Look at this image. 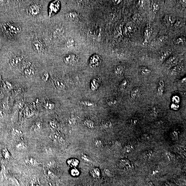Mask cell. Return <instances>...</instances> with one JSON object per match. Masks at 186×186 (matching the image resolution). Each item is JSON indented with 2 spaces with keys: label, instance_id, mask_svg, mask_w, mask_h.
Wrapping results in <instances>:
<instances>
[{
  "label": "cell",
  "instance_id": "cell-1",
  "mask_svg": "<svg viewBox=\"0 0 186 186\" xmlns=\"http://www.w3.org/2000/svg\"><path fill=\"white\" fill-rule=\"evenodd\" d=\"M3 28L5 33L10 34L17 35L21 32L20 26L15 24L6 23L3 25Z\"/></svg>",
  "mask_w": 186,
  "mask_h": 186
},
{
  "label": "cell",
  "instance_id": "cell-2",
  "mask_svg": "<svg viewBox=\"0 0 186 186\" xmlns=\"http://www.w3.org/2000/svg\"><path fill=\"white\" fill-rule=\"evenodd\" d=\"M61 8V3L60 1H53L50 4L49 7V16L52 17L55 15L58 12Z\"/></svg>",
  "mask_w": 186,
  "mask_h": 186
},
{
  "label": "cell",
  "instance_id": "cell-3",
  "mask_svg": "<svg viewBox=\"0 0 186 186\" xmlns=\"http://www.w3.org/2000/svg\"><path fill=\"white\" fill-rule=\"evenodd\" d=\"M101 62V58L97 54L92 55L89 59V64L92 68H95L98 67Z\"/></svg>",
  "mask_w": 186,
  "mask_h": 186
},
{
  "label": "cell",
  "instance_id": "cell-4",
  "mask_svg": "<svg viewBox=\"0 0 186 186\" xmlns=\"http://www.w3.org/2000/svg\"><path fill=\"white\" fill-rule=\"evenodd\" d=\"M79 60L78 56L73 54H68L63 58L64 63L69 65H72L76 63Z\"/></svg>",
  "mask_w": 186,
  "mask_h": 186
},
{
  "label": "cell",
  "instance_id": "cell-5",
  "mask_svg": "<svg viewBox=\"0 0 186 186\" xmlns=\"http://www.w3.org/2000/svg\"><path fill=\"white\" fill-rule=\"evenodd\" d=\"M32 47L34 50L37 53L42 54L44 52V45L40 40H34L32 43Z\"/></svg>",
  "mask_w": 186,
  "mask_h": 186
},
{
  "label": "cell",
  "instance_id": "cell-6",
  "mask_svg": "<svg viewBox=\"0 0 186 186\" xmlns=\"http://www.w3.org/2000/svg\"><path fill=\"white\" fill-rule=\"evenodd\" d=\"M24 161L27 166L31 167H37L41 165L40 162L32 157L26 158L25 159Z\"/></svg>",
  "mask_w": 186,
  "mask_h": 186
},
{
  "label": "cell",
  "instance_id": "cell-7",
  "mask_svg": "<svg viewBox=\"0 0 186 186\" xmlns=\"http://www.w3.org/2000/svg\"><path fill=\"white\" fill-rule=\"evenodd\" d=\"M9 63L13 67H17L22 64L24 59L20 56H14L11 58L9 60Z\"/></svg>",
  "mask_w": 186,
  "mask_h": 186
},
{
  "label": "cell",
  "instance_id": "cell-8",
  "mask_svg": "<svg viewBox=\"0 0 186 186\" xmlns=\"http://www.w3.org/2000/svg\"><path fill=\"white\" fill-rule=\"evenodd\" d=\"M41 8L39 5L36 4H32L29 7L28 11L30 14L33 16H36L40 13Z\"/></svg>",
  "mask_w": 186,
  "mask_h": 186
},
{
  "label": "cell",
  "instance_id": "cell-9",
  "mask_svg": "<svg viewBox=\"0 0 186 186\" xmlns=\"http://www.w3.org/2000/svg\"><path fill=\"white\" fill-rule=\"evenodd\" d=\"M65 18L71 21H75L78 18V14L75 11L68 12L65 15Z\"/></svg>",
  "mask_w": 186,
  "mask_h": 186
},
{
  "label": "cell",
  "instance_id": "cell-10",
  "mask_svg": "<svg viewBox=\"0 0 186 186\" xmlns=\"http://www.w3.org/2000/svg\"><path fill=\"white\" fill-rule=\"evenodd\" d=\"M176 21V17L172 14H169L166 16L164 18V21L165 23L169 25H174Z\"/></svg>",
  "mask_w": 186,
  "mask_h": 186
},
{
  "label": "cell",
  "instance_id": "cell-11",
  "mask_svg": "<svg viewBox=\"0 0 186 186\" xmlns=\"http://www.w3.org/2000/svg\"><path fill=\"white\" fill-rule=\"evenodd\" d=\"M141 90L139 87H135L131 92V96L134 100L138 99L141 94Z\"/></svg>",
  "mask_w": 186,
  "mask_h": 186
},
{
  "label": "cell",
  "instance_id": "cell-12",
  "mask_svg": "<svg viewBox=\"0 0 186 186\" xmlns=\"http://www.w3.org/2000/svg\"><path fill=\"white\" fill-rule=\"evenodd\" d=\"M64 32V29L63 27L59 26L55 29L53 32L54 37L56 38H58L62 36Z\"/></svg>",
  "mask_w": 186,
  "mask_h": 186
},
{
  "label": "cell",
  "instance_id": "cell-13",
  "mask_svg": "<svg viewBox=\"0 0 186 186\" xmlns=\"http://www.w3.org/2000/svg\"><path fill=\"white\" fill-rule=\"evenodd\" d=\"M165 82L163 80H161L159 83L158 88L157 94L159 96H162L163 94L164 89H165Z\"/></svg>",
  "mask_w": 186,
  "mask_h": 186
},
{
  "label": "cell",
  "instance_id": "cell-14",
  "mask_svg": "<svg viewBox=\"0 0 186 186\" xmlns=\"http://www.w3.org/2000/svg\"><path fill=\"white\" fill-rule=\"evenodd\" d=\"M177 62V60L176 57L174 56H172L168 58L166 61V64H169L170 66H172V67L177 65L176 64Z\"/></svg>",
  "mask_w": 186,
  "mask_h": 186
},
{
  "label": "cell",
  "instance_id": "cell-15",
  "mask_svg": "<svg viewBox=\"0 0 186 186\" xmlns=\"http://www.w3.org/2000/svg\"><path fill=\"white\" fill-rule=\"evenodd\" d=\"M139 71L140 74L143 76H148L152 72L151 70L145 66H140L139 68Z\"/></svg>",
  "mask_w": 186,
  "mask_h": 186
},
{
  "label": "cell",
  "instance_id": "cell-16",
  "mask_svg": "<svg viewBox=\"0 0 186 186\" xmlns=\"http://www.w3.org/2000/svg\"><path fill=\"white\" fill-rule=\"evenodd\" d=\"M152 32V28L151 25L149 24H147L145 30H144V35L145 39H148L151 35Z\"/></svg>",
  "mask_w": 186,
  "mask_h": 186
},
{
  "label": "cell",
  "instance_id": "cell-17",
  "mask_svg": "<svg viewBox=\"0 0 186 186\" xmlns=\"http://www.w3.org/2000/svg\"><path fill=\"white\" fill-rule=\"evenodd\" d=\"M16 148L18 151H24L27 149V146L24 142L20 141L17 142L15 145Z\"/></svg>",
  "mask_w": 186,
  "mask_h": 186
},
{
  "label": "cell",
  "instance_id": "cell-18",
  "mask_svg": "<svg viewBox=\"0 0 186 186\" xmlns=\"http://www.w3.org/2000/svg\"><path fill=\"white\" fill-rule=\"evenodd\" d=\"M171 54V51L170 50H167L161 54L159 57V59L161 62H163L168 59L170 56Z\"/></svg>",
  "mask_w": 186,
  "mask_h": 186
},
{
  "label": "cell",
  "instance_id": "cell-19",
  "mask_svg": "<svg viewBox=\"0 0 186 186\" xmlns=\"http://www.w3.org/2000/svg\"><path fill=\"white\" fill-rule=\"evenodd\" d=\"M23 132L19 129L13 128L11 131V135L12 138H17L20 137Z\"/></svg>",
  "mask_w": 186,
  "mask_h": 186
},
{
  "label": "cell",
  "instance_id": "cell-20",
  "mask_svg": "<svg viewBox=\"0 0 186 186\" xmlns=\"http://www.w3.org/2000/svg\"><path fill=\"white\" fill-rule=\"evenodd\" d=\"M100 79L99 78L95 77L92 80L91 82V89L92 90H95L97 89L99 85Z\"/></svg>",
  "mask_w": 186,
  "mask_h": 186
},
{
  "label": "cell",
  "instance_id": "cell-21",
  "mask_svg": "<svg viewBox=\"0 0 186 186\" xmlns=\"http://www.w3.org/2000/svg\"><path fill=\"white\" fill-rule=\"evenodd\" d=\"M182 68L181 66L177 65L172 68L170 71V73L172 75H175L179 73L182 71Z\"/></svg>",
  "mask_w": 186,
  "mask_h": 186
},
{
  "label": "cell",
  "instance_id": "cell-22",
  "mask_svg": "<svg viewBox=\"0 0 186 186\" xmlns=\"http://www.w3.org/2000/svg\"><path fill=\"white\" fill-rule=\"evenodd\" d=\"M124 71V67L122 65H119L116 66L114 70V72L117 76H120L123 73Z\"/></svg>",
  "mask_w": 186,
  "mask_h": 186
},
{
  "label": "cell",
  "instance_id": "cell-23",
  "mask_svg": "<svg viewBox=\"0 0 186 186\" xmlns=\"http://www.w3.org/2000/svg\"><path fill=\"white\" fill-rule=\"evenodd\" d=\"M43 105L46 109L48 110H52L55 107L54 103L49 101L44 102Z\"/></svg>",
  "mask_w": 186,
  "mask_h": 186
},
{
  "label": "cell",
  "instance_id": "cell-24",
  "mask_svg": "<svg viewBox=\"0 0 186 186\" xmlns=\"http://www.w3.org/2000/svg\"><path fill=\"white\" fill-rule=\"evenodd\" d=\"M24 73L26 75L31 77L34 75L35 74V71L34 69L30 66L24 69Z\"/></svg>",
  "mask_w": 186,
  "mask_h": 186
},
{
  "label": "cell",
  "instance_id": "cell-25",
  "mask_svg": "<svg viewBox=\"0 0 186 186\" xmlns=\"http://www.w3.org/2000/svg\"><path fill=\"white\" fill-rule=\"evenodd\" d=\"M67 163L69 166L72 168H75L78 165L79 162L76 159H72L68 160Z\"/></svg>",
  "mask_w": 186,
  "mask_h": 186
},
{
  "label": "cell",
  "instance_id": "cell-26",
  "mask_svg": "<svg viewBox=\"0 0 186 186\" xmlns=\"http://www.w3.org/2000/svg\"><path fill=\"white\" fill-rule=\"evenodd\" d=\"M2 154L3 157L6 160H9L11 158V154L9 151L6 147H4L2 150Z\"/></svg>",
  "mask_w": 186,
  "mask_h": 186
},
{
  "label": "cell",
  "instance_id": "cell-27",
  "mask_svg": "<svg viewBox=\"0 0 186 186\" xmlns=\"http://www.w3.org/2000/svg\"><path fill=\"white\" fill-rule=\"evenodd\" d=\"M112 124L110 121H102L101 123L100 127L101 128L106 129L110 128L111 127Z\"/></svg>",
  "mask_w": 186,
  "mask_h": 186
},
{
  "label": "cell",
  "instance_id": "cell-28",
  "mask_svg": "<svg viewBox=\"0 0 186 186\" xmlns=\"http://www.w3.org/2000/svg\"><path fill=\"white\" fill-rule=\"evenodd\" d=\"M91 175L94 178H98L100 176V171L98 168H95L92 169L91 170Z\"/></svg>",
  "mask_w": 186,
  "mask_h": 186
},
{
  "label": "cell",
  "instance_id": "cell-29",
  "mask_svg": "<svg viewBox=\"0 0 186 186\" xmlns=\"http://www.w3.org/2000/svg\"><path fill=\"white\" fill-rule=\"evenodd\" d=\"M80 103L85 107L88 108H93L95 106L94 103L88 100H82L80 101Z\"/></svg>",
  "mask_w": 186,
  "mask_h": 186
},
{
  "label": "cell",
  "instance_id": "cell-30",
  "mask_svg": "<svg viewBox=\"0 0 186 186\" xmlns=\"http://www.w3.org/2000/svg\"><path fill=\"white\" fill-rule=\"evenodd\" d=\"M42 152L44 154L47 155H51L53 152L52 149L49 147H43L42 149Z\"/></svg>",
  "mask_w": 186,
  "mask_h": 186
},
{
  "label": "cell",
  "instance_id": "cell-31",
  "mask_svg": "<svg viewBox=\"0 0 186 186\" xmlns=\"http://www.w3.org/2000/svg\"><path fill=\"white\" fill-rule=\"evenodd\" d=\"M84 123L86 126L89 128L91 129L94 128V123L92 120L87 119V120H85Z\"/></svg>",
  "mask_w": 186,
  "mask_h": 186
},
{
  "label": "cell",
  "instance_id": "cell-32",
  "mask_svg": "<svg viewBox=\"0 0 186 186\" xmlns=\"http://www.w3.org/2000/svg\"><path fill=\"white\" fill-rule=\"evenodd\" d=\"M54 85L56 87L59 89H62L64 88V84L63 83L58 80H55L54 81Z\"/></svg>",
  "mask_w": 186,
  "mask_h": 186
},
{
  "label": "cell",
  "instance_id": "cell-33",
  "mask_svg": "<svg viewBox=\"0 0 186 186\" xmlns=\"http://www.w3.org/2000/svg\"><path fill=\"white\" fill-rule=\"evenodd\" d=\"M41 127V122H36L32 126V130L34 131L37 132L40 130Z\"/></svg>",
  "mask_w": 186,
  "mask_h": 186
},
{
  "label": "cell",
  "instance_id": "cell-34",
  "mask_svg": "<svg viewBox=\"0 0 186 186\" xmlns=\"http://www.w3.org/2000/svg\"><path fill=\"white\" fill-rule=\"evenodd\" d=\"M160 4L158 2H154L153 4L152 9L154 13H157L160 10Z\"/></svg>",
  "mask_w": 186,
  "mask_h": 186
},
{
  "label": "cell",
  "instance_id": "cell-35",
  "mask_svg": "<svg viewBox=\"0 0 186 186\" xmlns=\"http://www.w3.org/2000/svg\"><path fill=\"white\" fill-rule=\"evenodd\" d=\"M184 43V39L183 37H179L176 38L174 41V43L177 46H181Z\"/></svg>",
  "mask_w": 186,
  "mask_h": 186
},
{
  "label": "cell",
  "instance_id": "cell-36",
  "mask_svg": "<svg viewBox=\"0 0 186 186\" xmlns=\"http://www.w3.org/2000/svg\"><path fill=\"white\" fill-rule=\"evenodd\" d=\"M70 173L72 176L74 177H76L79 175L80 172L77 169L74 168L71 170Z\"/></svg>",
  "mask_w": 186,
  "mask_h": 186
},
{
  "label": "cell",
  "instance_id": "cell-37",
  "mask_svg": "<svg viewBox=\"0 0 186 186\" xmlns=\"http://www.w3.org/2000/svg\"><path fill=\"white\" fill-rule=\"evenodd\" d=\"M46 173L48 176L51 178H54V177L55 175L54 173L49 169H48L46 170Z\"/></svg>",
  "mask_w": 186,
  "mask_h": 186
},
{
  "label": "cell",
  "instance_id": "cell-38",
  "mask_svg": "<svg viewBox=\"0 0 186 186\" xmlns=\"http://www.w3.org/2000/svg\"><path fill=\"white\" fill-rule=\"evenodd\" d=\"M75 44V42L73 39H70L68 40L66 43V46L68 47L73 46Z\"/></svg>",
  "mask_w": 186,
  "mask_h": 186
},
{
  "label": "cell",
  "instance_id": "cell-39",
  "mask_svg": "<svg viewBox=\"0 0 186 186\" xmlns=\"http://www.w3.org/2000/svg\"><path fill=\"white\" fill-rule=\"evenodd\" d=\"M127 85L128 82L127 80L126 79L123 80L122 82H121V84H120V88L122 90H124L126 88L127 86Z\"/></svg>",
  "mask_w": 186,
  "mask_h": 186
},
{
  "label": "cell",
  "instance_id": "cell-40",
  "mask_svg": "<svg viewBox=\"0 0 186 186\" xmlns=\"http://www.w3.org/2000/svg\"><path fill=\"white\" fill-rule=\"evenodd\" d=\"M51 139L53 140L57 141V140H59L60 138V136L59 135L58 133L56 132L54 133L51 136Z\"/></svg>",
  "mask_w": 186,
  "mask_h": 186
},
{
  "label": "cell",
  "instance_id": "cell-41",
  "mask_svg": "<svg viewBox=\"0 0 186 186\" xmlns=\"http://www.w3.org/2000/svg\"><path fill=\"white\" fill-rule=\"evenodd\" d=\"M49 75L48 73L45 72L43 73L42 77V79L44 81L46 82L48 80L49 78Z\"/></svg>",
  "mask_w": 186,
  "mask_h": 186
},
{
  "label": "cell",
  "instance_id": "cell-42",
  "mask_svg": "<svg viewBox=\"0 0 186 186\" xmlns=\"http://www.w3.org/2000/svg\"><path fill=\"white\" fill-rule=\"evenodd\" d=\"M76 123V120L75 118L72 117L69 119L68 124L69 125L72 126L74 125Z\"/></svg>",
  "mask_w": 186,
  "mask_h": 186
},
{
  "label": "cell",
  "instance_id": "cell-43",
  "mask_svg": "<svg viewBox=\"0 0 186 186\" xmlns=\"http://www.w3.org/2000/svg\"><path fill=\"white\" fill-rule=\"evenodd\" d=\"M183 23L182 20H181L178 19L176 20V22L174 24V25L176 27H179L181 26L182 25Z\"/></svg>",
  "mask_w": 186,
  "mask_h": 186
},
{
  "label": "cell",
  "instance_id": "cell-44",
  "mask_svg": "<svg viewBox=\"0 0 186 186\" xmlns=\"http://www.w3.org/2000/svg\"><path fill=\"white\" fill-rule=\"evenodd\" d=\"M94 144H95V146L97 147H100V146H101L102 144L101 141L99 140H95V142H94Z\"/></svg>",
  "mask_w": 186,
  "mask_h": 186
},
{
  "label": "cell",
  "instance_id": "cell-45",
  "mask_svg": "<svg viewBox=\"0 0 186 186\" xmlns=\"http://www.w3.org/2000/svg\"><path fill=\"white\" fill-rule=\"evenodd\" d=\"M117 101L116 100H112L110 101L108 103V104L110 106H114L117 104Z\"/></svg>",
  "mask_w": 186,
  "mask_h": 186
},
{
  "label": "cell",
  "instance_id": "cell-46",
  "mask_svg": "<svg viewBox=\"0 0 186 186\" xmlns=\"http://www.w3.org/2000/svg\"><path fill=\"white\" fill-rule=\"evenodd\" d=\"M81 158L85 161L87 162H91V160L89 158V157H87V156L85 155H84L82 156Z\"/></svg>",
  "mask_w": 186,
  "mask_h": 186
},
{
  "label": "cell",
  "instance_id": "cell-47",
  "mask_svg": "<svg viewBox=\"0 0 186 186\" xmlns=\"http://www.w3.org/2000/svg\"><path fill=\"white\" fill-rule=\"evenodd\" d=\"M55 163L53 161H50L47 163V166H48L49 168H52L54 166Z\"/></svg>",
  "mask_w": 186,
  "mask_h": 186
},
{
  "label": "cell",
  "instance_id": "cell-48",
  "mask_svg": "<svg viewBox=\"0 0 186 186\" xmlns=\"http://www.w3.org/2000/svg\"><path fill=\"white\" fill-rule=\"evenodd\" d=\"M50 127H51L53 129H55L57 127L56 124V123H55L54 121H51L50 123Z\"/></svg>",
  "mask_w": 186,
  "mask_h": 186
},
{
  "label": "cell",
  "instance_id": "cell-49",
  "mask_svg": "<svg viewBox=\"0 0 186 186\" xmlns=\"http://www.w3.org/2000/svg\"><path fill=\"white\" fill-rule=\"evenodd\" d=\"M173 99H175V100H173V101L174 102L176 103H177L179 102L180 101L179 98L177 96H174V97H173Z\"/></svg>",
  "mask_w": 186,
  "mask_h": 186
},
{
  "label": "cell",
  "instance_id": "cell-50",
  "mask_svg": "<svg viewBox=\"0 0 186 186\" xmlns=\"http://www.w3.org/2000/svg\"><path fill=\"white\" fill-rule=\"evenodd\" d=\"M166 37H164V36H162V37H160L159 38H158L159 41L161 42H163L164 41L166 40Z\"/></svg>",
  "mask_w": 186,
  "mask_h": 186
},
{
  "label": "cell",
  "instance_id": "cell-51",
  "mask_svg": "<svg viewBox=\"0 0 186 186\" xmlns=\"http://www.w3.org/2000/svg\"><path fill=\"white\" fill-rule=\"evenodd\" d=\"M104 172L105 174L108 176H109L110 175V173L109 170L108 169H105L104 170Z\"/></svg>",
  "mask_w": 186,
  "mask_h": 186
},
{
  "label": "cell",
  "instance_id": "cell-52",
  "mask_svg": "<svg viewBox=\"0 0 186 186\" xmlns=\"http://www.w3.org/2000/svg\"><path fill=\"white\" fill-rule=\"evenodd\" d=\"M113 2L114 3V4H116V5H118V4H120L122 1H113Z\"/></svg>",
  "mask_w": 186,
  "mask_h": 186
},
{
  "label": "cell",
  "instance_id": "cell-53",
  "mask_svg": "<svg viewBox=\"0 0 186 186\" xmlns=\"http://www.w3.org/2000/svg\"><path fill=\"white\" fill-rule=\"evenodd\" d=\"M148 43V41H147V39H145V40H144V41H143V44H144V45H145V44H147Z\"/></svg>",
  "mask_w": 186,
  "mask_h": 186
},
{
  "label": "cell",
  "instance_id": "cell-54",
  "mask_svg": "<svg viewBox=\"0 0 186 186\" xmlns=\"http://www.w3.org/2000/svg\"><path fill=\"white\" fill-rule=\"evenodd\" d=\"M181 82L182 83H183V84H184L185 83L186 78H184L182 79V80H181Z\"/></svg>",
  "mask_w": 186,
  "mask_h": 186
},
{
  "label": "cell",
  "instance_id": "cell-55",
  "mask_svg": "<svg viewBox=\"0 0 186 186\" xmlns=\"http://www.w3.org/2000/svg\"><path fill=\"white\" fill-rule=\"evenodd\" d=\"M148 185V186H153V185L152 183H150Z\"/></svg>",
  "mask_w": 186,
  "mask_h": 186
},
{
  "label": "cell",
  "instance_id": "cell-56",
  "mask_svg": "<svg viewBox=\"0 0 186 186\" xmlns=\"http://www.w3.org/2000/svg\"><path fill=\"white\" fill-rule=\"evenodd\" d=\"M56 186H60L59 185V184L58 183H56Z\"/></svg>",
  "mask_w": 186,
  "mask_h": 186
},
{
  "label": "cell",
  "instance_id": "cell-57",
  "mask_svg": "<svg viewBox=\"0 0 186 186\" xmlns=\"http://www.w3.org/2000/svg\"><path fill=\"white\" fill-rule=\"evenodd\" d=\"M1 79V75H0V79Z\"/></svg>",
  "mask_w": 186,
  "mask_h": 186
}]
</instances>
